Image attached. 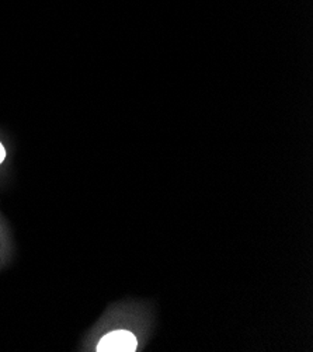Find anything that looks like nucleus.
<instances>
[{
	"label": "nucleus",
	"mask_w": 313,
	"mask_h": 352,
	"mask_svg": "<svg viewBox=\"0 0 313 352\" xmlns=\"http://www.w3.org/2000/svg\"><path fill=\"white\" fill-rule=\"evenodd\" d=\"M138 348L136 337L128 330H116L104 336L98 345V352H133Z\"/></svg>",
	"instance_id": "f257e3e1"
},
{
	"label": "nucleus",
	"mask_w": 313,
	"mask_h": 352,
	"mask_svg": "<svg viewBox=\"0 0 313 352\" xmlns=\"http://www.w3.org/2000/svg\"><path fill=\"white\" fill-rule=\"evenodd\" d=\"M5 157H6V151H5L3 145L0 144V164H2V162L5 160Z\"/></svg>",
	"instance_id": "f03ea898"
}]
</instances>
